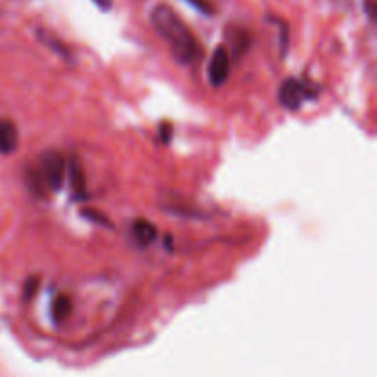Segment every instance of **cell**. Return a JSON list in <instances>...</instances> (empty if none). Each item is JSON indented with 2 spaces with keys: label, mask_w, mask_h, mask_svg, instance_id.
<instances>
[{
  "label": "cell",
  "mask_w": 377,
  "mask_h": 377,
  "mask_svg": "<svg viewBox=\"0 0 377 377\" xmlns=\"http://www.w3.org/2000/svg\"><path fill=\"white\" fill-rule=\"evenodd\" d=\"M19 148V131L11 120H0V155L15 153Z\"/></svg>",
  "instance_id": "5"
},
{
  "label": "cell",
  "mask_w": 377,
  "mask_h": 377,
  "mask_svg": "<svg viewBox=\"0 0 377 377\" xmlns=\"http://www.w3.org/2000/svg\"><path fill=\"white\" fill-rule=\"evenodd\" d=\"M133 236L140 247H149L157 240V226L148 220H137L133 224Z\"/></svg>",
  "instance_id": "6"
},
{
  "label": "cell",
  "mask_w": 377,
  "mask_h": 377,
  "mask_svg": "<svg viewBox=\"0 0 377 377\" xmlns=\"http://www.w3.org/2000/svg\"><path fill=\"white\" fill-rule=\"evenodd\" d=\"M316 89L311 87L309 83L296 79V77H289L282 83L280 91H278V100H280L282 107H286L287 111H298L307 100H315Z\"/></svg>",
  "instance_id": "3"
},
{
  "label": "cell",
  "mask_w": 377,
  "mask_h": 377,
  "mask_svg": "<svg viewBox=\"0 0 377 377\" xmlns=\"http://www.w3.org/2000/svg\"><path fill=\"white\" fill-rule=\"evenodd\" d=\"M70 186L72 192H74V197H87V183H85V174H83L82 166L77 164V160H72L70 166Z\"/></svg>",
  "instance_id": "7"
},
{
  "label": "cell",
  "mask_w": 377,
  "mask_h": 377,
  "mask_svg": "<svg viewBox=\"0 0 377 377\" xmlns=\"http://www.w3.org/2000/svg\"><path fill=\"white\" fill-rule=\"evenodd\" d=\"M94 2H96L102 10H109V8L112 6V0H94Z\"/></svg>",
  "instance_id": "15"
},
{
  "label": "cell",
  "mask_w": 377,
  "mask_h": 377,
  "mask_svg": "<svg viewBox=\"0 0 377 377\" xmlns=\"http://www.w3.org/2000/svg\"><path fill=\"white\" fill-rule=\"evenodd\" d=\"M37 37H39V41L45 43V45L48 46V48L56 50L57 54H59V56H63V57L70 56V52H68L67 48H65V46L61 45V43L57 41V37H54L52 33H48L46 30H37Z\"/></svg>",
  "instance_id": "9"
},
{
  "label": "cell",
  "mask_w": 377,
  "mask_h": 377,
  "mask_svg": "<svg viewBox=\"0 0 377 377\" xmlns=\"http://www.w3.org/2000/svg\"><path fill=\"white\" fill-rule=\"evenodd\" d=\"M151 24L180 65H192L203 56V48L195 39L194 31L169 6H155L151 11Z\"/></svg>",
  "instance_id": "1"
},
{
  "label": "cell",
  "mask_w": 377,
  "mask_h": 377,
  "mask_svg": "<svg viewBox=\"0 0 377 377\" xmlns=\"http://www.w3.org/2000/svg\"><path fill=\"white\" fill-rule=\"evenodd\" d=\"M72 313V300L67 295H57L54 300H52L50 306V315L52 321L56 324H61L65 318H68Z\"/></svg>",
  "instance_id": "8"
},
{
  "label": "cell",
  "mask_w": 377,
  "mask_h": 377,
  "mask_svg": "<svg viewBox=\"0 0 377 377\" xmlns=\"http://www.w3.org/2000/svg\"><path fill=\"white\" fill-rule=\"evenodd\" d=\"M83 215H85L87 220L96 221V223H103V224H107V226H112V224L109 223L107 220H102V217H100L102 214H98V212H94V210H85V212H83Z\"/></svg>",
  "instance_id": "13"
},
{
  "label": "cell",
  "mask_w": 377,
  "mask_h": 377,
  "mask_svg": "<svg viewBox=\"0 0 377 377\" xmlns=\"http://www.w3.org/2000/svg\"><path fill=\"white\" fill-rule=\"evenodd\" d=\"M169 131H171V128H169V125H166V123H164L162 125V134H160V137H162V140L166 144H168V140H169Z\"/></svg>",
  "instance_id": "14"
},
{
  "label": "cell",
  "mask_w": 377,
  "mask_h": 377,
  "mask_svg": "<svg viewBox=\"0 0 377 377\" xmlns=\"http://www.w3.org/2000/svg\"><path fill=\"white\" fill-rule=\"evenodd\" d=\"M190 4H194L197 8V11H203L206 15L212 13V4H210L208 0H188Z\"/></svg>",
  "instance_id": "12"
},
{
  "label": "cell",
  "mask_w": 377,
  "mask_h": 377,
  "mask_svg": "<svg viewBox=\"0 0 377 377\" xmlns=\"http://www.w3.org/2000/svg\"><path fill=\"white\" fill-rule=\"evenodd\" d=\"M230 76V54L224 46H217L208 65V79L214 87H221Z\"/></svg>",
  "instance_id": "4"
},
{
  "label": "cell",
  "mask_w": 377,
  "mask_h": 377,
  "mask_svg": "<svg viewBox=\"0 0 377 377\" xmlns=\"http://www.w3.org/2000/svg\"><path fill=\"white\" fill-rule=\"evenodd\" d=\"M367 11L370 17L374 15V0H367Z\"/></svg>",
  "instance_id": "16"
},
{
  "label": "cell",
  "mask_w": 377,
  "mask_h": 377,
  "mask_svg": "<svg viewBox=\"0 0 377 377\" xmlns=\"http://www.w3.org/2000/svg\"><path fill=\"white\" fill-rule=\"evenodd\" d=\"M67 175V160L59 151H48L37 158V162L26 171V184L37 195L59 192Z\"/></svg>",
  "instance_id": "2"
},
{
  "label": "cell",
  "mask_w": 377,
  "mask_h": 377,
  "mask_svg": "<svg viewBox=\"0 0 377 377\" xmlns=\"http://www.w3.org/2000/svg\"><path fill=\"white\" fill-rule=\"evenodd\" d=\"M39 284H41V280L39 278H36V276H31V278H28L24 284V298L26 300H30L31 296L36 295L37 287H39Z\"/></svg>",
  "instance_id": "11"
},
{
  "label": "cell",
  "mask_w": 377,
  "mask_h": 377,
  "mask_svg": "<svg viewBox=\"0 0 377 377\" xmlns=\"http://www.w3.org/2000/svg\"><path fill=\"white\" fill-rule=\"evenodd\" d=\"M230 41H232V54L236 57H240L245 50H247V45H249V36L245 30H232L230 31Z\"/></svg>",
  "instance_id": "10"
}]
</instances>
